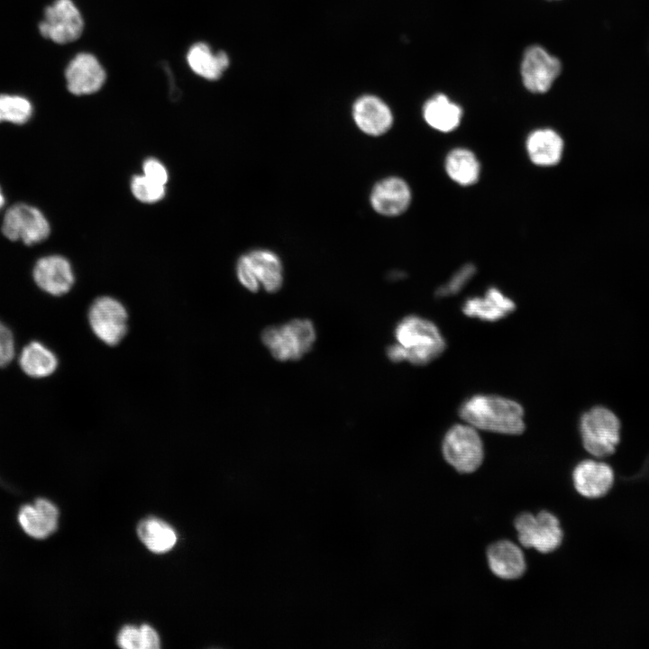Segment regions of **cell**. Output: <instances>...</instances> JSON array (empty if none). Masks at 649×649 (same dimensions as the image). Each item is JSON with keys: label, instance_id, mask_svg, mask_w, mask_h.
<instances>
[{"label": "cell", "instance_id": "1", "mask_svg": "<svg viewBox=\"0 0 649 649\" xmlns=\"http://www.w3.org/2000/svg\"><path fill=\"white\" fill-rule=\"evenodd\" d=\"M459 414L467 424L485 431L519 434L525 430L521 405L499 396H472L462 404Z\"/></svg>", "mask_w": 649, "mask_h": 649}, {"label": "cell", "instance_id": "2", "mask_svg": "<svg viewBox=\"0 0 649 649\" xmlns=\"http://www.w3.org/2000/svg\"><path fill=\"white\" fill-rule=\"evenodd\" d=\"M394 335L405 354V361L414 365H425L438 358L446 343L438 327L431 321L408 315L396 325Z\"/></svg>", "mask_w": 649, "mask_h": 649}, {"label": "cell", "instance_id": "3", "mask_svg": "<svg viewBox=\"0 0 649 649\" xmlns=\"http://www.w3.org/2000/svg\"><path fill=\"white\" fill-rule=\"evenodd\" d=\"M621 421L618 416L604 406L585 411L579 424L582 446L596 459L616 454L621 442Z\"/></svg>", "mask_w": 649, "mask_h": 649}, {"label": "cell", "instance_id": "4", "mask_svg": "<svg viewBox=\"0 0 649 649\" xmlns=\"http://www.w3.org/2000/svg\"><path fill=\"white\" fill-rule=\"evenodd\" d=\"M0 233L11 243L32 247L49 239L51 224L45 213L35 204L17 201L3 213Z\"/></svg>", "mask_w": 649, "mask_h": 649}, {"label": "cell", "instance_id": "5", "mask_svg": "<svg viewBox=\"0 0 649 649\" xmlns=\"http://www.w3.org/2000/svg\"><path fill=\"white\" fill-rule=\"evenodd\" d=\"M315 338V326L308 319H293L261 333L263 344L280 361L299 360L311 350Z\"/></svg>", "mask_w": 649, "mask_h": 649}, {"label": "cell", "instance_id": "6", "mask_svg": "<svg viewBox=\"0 0 649 649\" xmlns=\"http://www.w3.org/2000/svg\"><path fill=\"white\" fill-rule=\"evenodd\" d=\"M442 450L445 461L461 473L475 471L484 457L481 438L469 424L452 426L444 435Z\"/></svg>", "mask_w": 649, "mask_h": 649}, {"label": "cell", "instance_id": "7", "mask_svg": "<svg viewBox=\"0 0 649 649\" xmlns=\"http://www.w3.org/2000/svg\"><path fill=\"white\" fill-rule=\"evenodd\" d=\"M515 528L524 547L534 548L543 553L556 550L563 538L558 518L547 511L535 516L530 513L519 515L515 520Z\"/></svg>", "mask_w": 649, "mask_h": 649}, {"label": "cell", "instance_id": "8", "mask_svg": "<svg viewBox=\"0 0 649 649\" xmlns=\"http://www.w3.org/2000/svg\"><path fill=\"white\" fill-rule=\"evenodd\" d=\"M87 316L95 335L107 345L118 344L127 333V311L114 297L103 296L95 299Z\"/></svg>", "mask_w": 649, "mask_h": 649}, {"label": "cell", "instance_id": "9", "mask_svg": "<svg viewBox=\"0 0 649 649\" xmlns=\"http://www.w3.org/2000/svg\"><path fill=\"white\" fill-rule=\"evenodd\" d=\"M83 30L82 15L71 0H56L45 9L44 18L39 24L43 37L60 44L78 40Z\"/></svg>", "mask_w": 649, "mask_h": 649}, {"label": "cell", "instance_id": "10", "mask_svg": "<svg viewBox=\"0 0 649 649\" xmlns=\"http://www.w3.org/2000/svg\"><path fill=\"white\" fill-rule=\"evenodd\" d=\"M614 467L600 459H585L574 467L572 485L579 495L588 499L607 497L616 483Z\"/></svg>", "mask_w": 649, "mask_h": 649}, {"label": "cell", "instance_id": "11", "mask_svg": "<svg viewBox=\"0 0 649 649\" xmlns=\"http://www.w3.org/2000/svg\"><path fill=\"white\" fill-rule=\"evenodd\" d=\"M32 278L41 290L55 297L67 294L75 283L71 262L58 253L39 257L32 265Z\"/></svg>", "mask_w": 649, "mask_h": 649}, {"label": "cell", "instance_id": "12", "mask_svg": "<svg viewBox=\"0 0 649 649\" xmlns=\"http://www.w3.org/2000/svg\"><path fill=\"white\" fill-rule=\"evenodd\" d=\"M562 69L560 60L540 46L529 47L523 57L521 75L525 87L533 93L548 91Z\"/></svg>", "mask_w": 649, "mask_h": 649}, {"label": "cell", "instance_id": "13", "mask_svg": "<svg viewBox=\"0 0 649 649\" xmlns=\"http://www.w3.org/2000/svg\"><path fill=\"white\" fill-rule=\"evenodd\" d=\"M68 90L75 96L94 94L101 89L106 74L99 60L90 53L76 55L65 70Z\"/></svg>", "mask_w": 649, "mask_h": 649}, {"label": "cell", "instance_id": "14", "mask_svg": "<svg viewBox=\"0 0 649 649\" xmlns=\"http://www.w3.org/2000/svg\"><path fill=\"white\" fill-rule=\"evenodd\" d=\"M411 197L410 187L404 179L388 177L373 187L370 200L377 213L386 216H397L408 208Z\"/></svg>", "mask_w": 649, "mask_h": 649}, {"label": "cell", "instance_id": "15", "mask_svg": "<svg viewBox=\"0 0 649 649\" xmlns=\"http://www.w3.org/2000/svg\"><path fill=\"white\" fill-rule=\"evenodd\" d=\"M352 115L358 128L370 136L384 134L393 123V115L389 107L381 99L371 95L363 96L356 100Z\"/></svg>", "mask_w": 649, "mask_h": 649}, {"label": "cell", "instance_id": "16", "mask_svg": "<svg viewBox=\"0 0 649 649\" xmlns=\"http://www.w3.org/2000/svg\"><path fill=\"white\" fill-rule=\"evenodd\" d=\"M23 531L36 539H44L58 527L59 510L45 498H38L33 504L23 506L18 515Z\"/></svg>", "mask_w": 649, "mask_h": 649}, {"label": "cell", "instance_id": "17", "mask_svg": "<svg viewBox=\"0 0 649 649\" xmlns=\"http://www.w3.org/2000/svg\"><path fill=\"white\" fill-rule=\"evenodd\" d=\"M487 559L490 571L504 580L518 579L526 570L522 550L508 540L492 544L487 551Z\"/></svg>", "mask_w": 649, "mask_h": 649}, {"label": "cell", "instance_id": "18", "mask_svg": "<svg viewBox=\"0 0 649 649\" xmlns=\"http://www.w3.org/2000/svg\"><path fill=\"white\" fill-rule=\"evenodd\" d=\"M515 308L514 301L497 288H489L483 297L468 298L462 307L466 315L488 322L504 318Z\"/></svg>", "mask_w": 649, "mask_h": 649}, {"label": "cell", "instance_id": "19", "mask_svg": "<svg viewBox=\"0 0 649 649\" xmlns=\"http://www.w3.org/2000/svg\"><path fill=\"white\" fill-rule=\"evenodd\" d=\"M563 140L552 129H537L526 139V151L531 161L538 166L556 165L563 153Z\"/></svg>", "mask_w": 649, "mask_h": 649}, {"label": "cell", "instance_id": "20", "mask_svg": "<svg viewBox=\"0 0 649 649\" xmlns=\"http://www.w3.org/2000/svg\"><path fill=\"white\" fill-rule=\"evenodd\" d=\"M187 61L194 73L208 80L219 79L230 63L224 51L214 52L205 42H197L189 48Z\"/></svg>", "mask_w": 649, "mask_h": 649}, {"label": "cell", "instance_id": "21", "mask_svg": "<svg viewBox=\"0 0 649 649\" xmlns=\"http://www.w3.org/2000/svg\"><path fill=\"white\" fill-rule=\"evenodd\" d=\"M260 285L270 293L280 289L283 268L279 256L267 249H256L246 253Z\"/></svg>", "mask_w": 649, "mask_h": 649}, {"label": "cell", "instance_id": "22", "mask_svg": "<svg viewBox=\"0 0 649 649\" xmlns=\"http://www.w3.org/2000/svg\"><path fill=\"white\" fill-rule=\"evenodd\" d=\"M425 121L432 128L448 133L458 127L462 116V110L446 96L437 94L428 99L423 107Z\"/></svg>", "mask_w": 649, "mask_h": 649}, {"label": "cell", "instance_id": "23", "mask_svg": "<svg viewBox=\"0 0 649 649\" xmlns=\"http://www.w3.org/2000/svg\"><path fill=\"white\" fill-rule=\"evenodd\" d=\"M137 535L142 543L154 553H164L177 543L174 528L161 518L150 516L142 519L137 526Z\"/></svg>", "mask_w": 649, "mask_h": 649}, {"label": "cell", "instance_id": "24", "mask_svg": "<svg viewBox=\"0 0 649 649\" xmlns=\"http://www.w3.org/2000/svg\"><path fill=\"white\" fill-rule=\"evenodd\" d=\"M19 365L29 377L41 379L51 375L58 368L56 354L46 345L32 341L26 344L19 356Z\"/></svg>", "mask_w": 649, "mask_h": 649}, {"label": "cell", "instance_id": "25", "mask_svg": "<svg viewBox=\"0 0 649 649\" xmlns=\"http://www.w3.org/2000/svg\"><path fill=\"white\" fill-rule=\"evenodd\" d=\"M447 175L462 186L475 184L480 177V165L475 154L465 148L452 150L445 158Z\"/></svg>", "mask_w": 649, "mask_h": 649}, {"label": "cell", "instance_id": "26", "mask_svg": "<svg viewBox=\"0 0 649 649\" xmlns=\"http://www.w3.org/2000/svg\"><path fill=\"white\" fill-rule=\"evenodd\" d=\"M32 113V105L26 97L0 94V123H8L22 126L30 121Z\"/></svg>", "mask_w": 649, "mask_h": 649}, {"label": "cell", "instance_id": "27", "mask_svg": "<svg viewBox=\"0 0 649 649\" xmlns=\"http://www.w3.org/2000/svg\"><path fill=\"white\" fill-rule=\"evenodd\" d=\"M130 189L133 196L144 204H153L166 196V186L157 183L143 174L134 175L131 178Z\"/></svg>", "mask_w": 649, "mask_h": 649}, {"label": "cell", "instance_id": "28", "mask_svg": "<svg viewBox=\"0 0 649 649\" xmlns=\"http://www.w3.org/2000/svg\"><path fill=\"white\" fill-rule=\"evenodd\" d=\"M476 268L471 264L462 266L450 279L448 283L442 286L436 292L438 297H446L458 293L475 274Z\"/></svg>", "mask_w": 649, "mask_h": 649}, {"label": "cell", "instance_id": "29", "mask_svg": "<svg viewBox=\"0 0 649 649\" xmlns=\"http://www.w3.org/2000/svg\"><path fill=\"white\" fill-rule=\"evenodd\" d=\"M236 275L240 283L251 292L260 288V283L255 277L247 254L242 255L236 264Z\"/></svg>", "mask_w": 649, "mask_h": 649}, {"label": "cell", "instance_id": "30", "mask_svg": "<svg viewBox=\"0 0 649 649\" xmlns=\"http://www.w3.org/2000/svg\"><path fill=\"white\" fill-rule=\"evenodd\" d=\"M15 343L12 331L0 321V367H5L14 359Z\"/></svg>", "mask_w": 649, "mask_h": 649}, {"label": "cell", "instance_id": "31", "mask_svg": "<svg viewBox=\"0 0 649 649\" xmlns=\"http://www.w3.org/2000/svg\"><path fill=\"white\" fill-rule=\"evenodd\" d=\"M142 174L148 178L166 186L169 180V172L166 166L156 158H147L142 163Z\"/></svg>", "mask_w": 649, "mask_h": 649}, {"label": "cell", "instance_id": "32", "mask_svg": "<svg viewBox=\"0 0 649 649\" xmlns=\"http://www.w3.org/2000/svg\"><path fill=\"white\" fill-rule=\"evenodd\" d=\"M116 644L124 649H142L140 627L132 625L123 626L117 634Z\"/></svg>", "mask_w": 649, "mask_h": 649}, {"label": "cell", "instance_id": "33", "mask_svg": "<svg viewBox=\"0 0 649 649\" xmlns=\"http://www.w3.org/2000/svg\"><path fill=\"white\" fill-rule=\"evenodd\" d=\"M142 649H158L160 647V640L156 630L147 624L140 626Z\"/></svg>", "mask_w": 649, "mask_h": 649}, {"label": "cell", "instance_id": "34", "mask_svg": "<svg viewBox=\"0 0 649 649\" xmlns=\"http://www.w3.org/2000/svg\"><path fill=\"white\" fill-rule=\"evenodd\" d=\"M5 205H6V197H5V194L0 185V211L3 210V208L5 206Z\"/></svg>", "mask_w": 649, "mask_h": 649}]
</instances>
